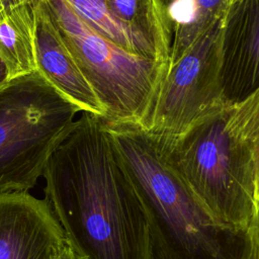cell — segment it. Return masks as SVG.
<instances>
[{"instance_id": "obj_16", "label": "cell", "mask_w": 259, "mask_h": 259, "mask_svg": "<svg viewBox=\"0 0 259 259\" xmlns=\"http://www.w3.org/2000/svg\"><path fill=\"white\" fill-rule=\"evenodd\" d=\"M54 259H80V258L77 256L74 250L70 247V245L65 241L59 253Z\"/></svg>"}, {"instance_id": "obj_7", "label": "cell", "mask_w": 259, "mask_h": 259, "mask_svg": "<svg viewBox=\"0 0 259 259\" xmlns=\"http://www.w3.org/2000/svg\"><path fill=\"white\" fill-rule=\"evenodd\" d=\"M64 243L47 198L27 191L0 193V259H54Z\"/></svg>"}, {"instance_id": "obj_11", "label": "cell", "mask_w": 259, "mask_h": 259, "mask_svg": "<svg viewBox=\"0 0 259 259\" xmlns=\"http://www.w3.org/2000/svg\"><path fill=\"white\" fill-rule=\"evenodd\" d=\"M240 0H161L171 29L170 63L202 33L226 19Z\"/></svg>"}, {"instance_id": "obj_5", "label": "cell", "mask_w": 259, "mask_h": 259, "mask_svg": "<svg viewBox=\"0 0 259 259\" xmlns=\"http://www.w3.org/2000/svg\"><path fill=\"white\" fill-rule=\"evenodd\" d=\"M45 1L103 106V118L142 125L168 66L120 48L92 28L65 0Z\"/></svg>"}, {"instance_id": "obj_9", "label": "cell", "mask_w": 259, "mask_h": 259, "mask_svg": "<svg viewBox=\"0 0 259 259\" xmlns=\"http://www.w3.org/2000/svg\"><path fill=\"white\" fill-rule=\"evenodd\" d=\"M223 88L232 103L259 85V0H240L225 19Z\"/></svg>"}, {"instance_id": "obj_6", "label": "cell", "mask_w": 259, "mask_h": 259, "mask_svg": "<svg viewBox=\"0 0 259 259\" xmlns=\"http://www.w3.org/2000/svg\"><path fill=\"white\" fill-rule=\"evenodd\" d=\"M225 19L196 38L171 63L141 125L158 137H176L199 119L232 103L224 93Z\"/></svg>"}, {"instance_id": "obj_2", "label": "cell", "mask_w": 259, "mask_h": 259, "mask_svg": "<svg viewBox=\"0 0 259 259\" xmlns=\"http://www.w3.org/2000/svg\"><path fill=\"white\" fill-rule=\"evenodd\" d=\"M103 120L146 210L151 259H251L249 229L217 221L170 166L156 136Z\"/></svg>"}, {"instance_id": "obj_1", "label": "cell", "mask_w": 259, "mask_h": 259, "mask_svg": "<svg viewBox=\"0 0 259 259\" xmlns=\"http://www.w3.org/2000/svg\"><path fill=\"white\" fill-rule=\"evenodd\" d=\"M42 176L65 241L80 259H151L146 210L102 116L83 111Z\"/></svg>"}, {"instance_id": "obj_15", "label": "cell", "mask_w": 259, "mask_h": 259, "mask_svg": "<svg viewBox=\"0 0 259 259\" xmlns=\"http://www.w3.org/2000/svg\"><path fill=\"white\" fill-rule=\"evenodd\" d=\"M249 234L252 244L251 259H259V204L249 225Z\"/></svg>"}, {"instance_id": "obj_12", "label": "cell", "mask_w": 259, "mask_h": 259, "mask_svg": "<svg viewBox=\"0 0 259 259\" xmlns=\"http://www.w3.org/2000/svg\"><path fill=\"white\" fill-rule=\"evenodd\" d=\"M114 16L145 37L162 60L170 63L171 29L161 0H106Z\"/></svg>"}, {"instance_id": "obj_13", "label": "cell", "mask_w": 259, "mask_h": 259, "mask_svg": "<svg viewBox=\"0 0 259 259\" xmlns=\"http://www.w3.org/2000/svg\"><path fill=\"white\" fill-rule=\"evenodd\" d=\"M92 28L125 51L168 66L157 50L145 37L139 35L111 12L106 0H65Z\"/></svg>"}, {"instance_id": "obj_10", "label": "cell", "mask_w": 259, "mask_h": 259, "mask_svg": "<svg viewBox=\"0 0 259 259\" xmlns=\"http://www.w3.org/2000/svg\"><path fill=\"white\" fill-rule=\"evenodd\" d=\"M33 0H0V60L11 80L37 72Z\"/></svg>"}, {"instance_id": "obj_14", "label": "cell", "mask_w": 259, "mask_h": 259, "mask_svg": "<svg viewBox=\"0 0 259 259\" xmlns=\"http://www.w3.org/2000/svg\"><path fill=\"white\" fill-rule=\"evenodd\" d=\"M228 125L250 154L255 175L257 207L259 204V85L231 105Z\"/></svg>"}, {"instance_id": "obj_3", "label": "cell", "mask_w": 259, "mask_h": 259, "mask_svg": "<svg viewBox=\"0 0 259 259\" xmlns=\"http://www.w3.org/2000/svg\"><path fill=\"white\" fill-rule=\"evenodd\" d=\"M232 104L179 136L156 138L170 166L217 221L249 229L256 210L255 175L247 148L228 125Z\"/></svg>"}, {"instance_id": "obj_17", "label": "cell", "mask_w": 259, "mask_h": 259, "mask_svg": "<svg viewBox=\"0 0 259 259\" xmlns=\"http://www.w3.org/2000/svg\"><path fill=\"white\" fill-rule=\"evenodd\" d=\"M11 81H13V80L10 79L5 65L0 60V90L5 88Z\"/></svg>"}, {"instance_id": "obj_4", "label": "cell", "mask_w": 259, "mask_h": 259, "mask_svg": "<svg viewBox=\"0 0 259 259\" xmlns=\"http://www.w3.org/2000/svg\"><path fill=\"white\" fill-rule=\"evenodd\" d=\"M78 112L37 72L0 90V193L36 184Z\"/></svg>"}, {"instance_id": "obj_8", "label": "cell", "mask_w": 259, "mask_h": 259, "mask_svg": "<svg viewBox=\"0 0 259 259\" xmlns=\"http://www.w3.org/2000/svg\"><path fill=\"white\" fill-rule=\"evenodd\" d=\"M36 10L37 73L81 112L104 116L105 110L58 28L45 0H33Z\"/></svg>"}]
</instances>
